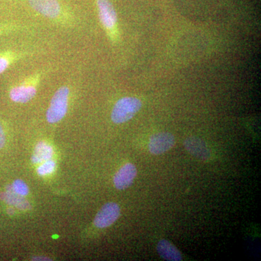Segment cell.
Wrapping results in <instances>:
<instances>
[{"mask_svg": "<svg viewBox=\"0 0 261 261\" xmlns=\"http://www.w3.org/2000/svg\"><path fill=\"white\" fill-rule=\"evenodd\" d=\"M142 106V102L138 98H121L113 108L111 119L117 124H121L129 121L139 112Z\"/></svg>", "mask_w": 261, "mask_h": 261, "instance_id": "obj_1", "label": "cell"}, {"mask_svg": "<svg viewBox=\"0 0 261 261\" xmlns=\"http://www.w3.org/2000/svg\"><path fill=\"white\" fill-rule=\"evenodd\" d=\"M69 92L68 87H61L51 98L50 106L47 112V121L49 123H58L66 115Z\"/></svg>", "mask_w": 261, "mask_h": 261, "instance_id": "obj_2", "label": "cell"}, {"mask_svg": "<svg viewBox=\"0 0 261 261\" xmlns=\"http://www.w3.org/2000/svg\"><path fill=\"white\" fill-rule=\"evenodd\" d=\"M121 214L120 206L115 202H108L96 215L94 224L97 228H104L111 226L118 220Z\"/></svg>", "mask_w": 261, "mask_h": 261, "instance_id": "obj_3", "label": "cell"}, {"mask_svg": "<svg viewBox=\"0 0 261 261\" xmlns=\"http://www.w3.org/2000/svg\"><path fill=\"white\" fill-rule=\"evenodd\" d=\"M174 145L175 138L173 135L168 132H159L151 136L148 148L151 153L159 155L167 152Z\"/></svg>", "mask_w": 261, "mask_h": 261, "instance_id": "obj_4", "label": "cell"}, {"mask_svg": "<svg viewBox=\"0 0 261 261\" xmlns=\"http://www.w3.org/2000/svg\"><path fill=\"white\" fill-rule=\"evenodd\" d=\"M137 174V168L135 165L127 163L122 166L115 175L113 178L115 187L119 190H126L132 185Z\"/></svg>", "mask_w": 261, "mask_h": 261, "instance_id": "obj_5", "label": "cell"}, {"mask_svg": "<svg viewBox=\"0 0 261 261\" xmlns=\"http://www.w3.org/2000/svg\"><path fill=\"white\" fill-rule=\"evenodd\" d=\"M33 9L47 18H58L61 13V7L57 0H29Z\"/></svg>", "mask_w": 261, "mask_h": 261, "instance_id": "obj_6", "label": "cell"}, {"mask_svg": "<svg viewBox=\"0 0 261 261\" xmlns=\"http://www.w3.org/2000/svg\"><path fill=\"white\" fill-rule=\"evenodd\" d=\"M97 4L103 27L108 30H112L117 23L116 12L112 3L109 0H97Z\"/></svg>", "mask_w": 261, "mask_h": 261, "instance_id": "obj_7", "label": "cell"}, {"mask_svg": "<svg viewBox=\"0 0 261 261\" xmlns=\"http://www.w3.org/2000/svg\"><path fill=\"white\" fill-rule=\"evenodd\" d=\"M185 147L187 150L196 159L206 161L210 159L211 152L205 142L198 137H190L185 140Z\"/></svg>", "mask_w": 261, "mask_h": 261, "instance_id": "obj_8", "label": "cell"}, {"mask_svg": "<svg viewBox=\"0 0 261 261\" xmlns=\"http://www.w3.org/2000/svg\"><path fill=\"white\" fill-rule=\"evenodd\" d=\"M34 84L36 83H25L13 87L10 92V99L15 102H28L37 94V88Z\"/></svg>", "mask_w": 261, "mask_h": 261, "instance_id": "obj_9", "label": "cell"}, {"mask_svg": "<svg viewBox=\"0 0 261 261\" xmlns=\"http://www.w3.org/2000/svg\"><path fill=\"white\" fill-rule=\"evenodd\" d=\"M0 199L9 205L15 206L20 210H29L31 208L28 201L25 200L24 197L15 193L12 186L10 185L7 187L6 192L0 194Z\"/></svg>", "mask_w": 261, "mask_h": 261, "instance_id": "obj_10", "label": "cell"}, {"mask_svg": "<svg viewBox=\"0 0 261 261\" xmlns=\"http://www.w3.org/2000/svg\"><path fill=\"white\" fill-rule=\"evenodd\" d=\"M157 251L160 256L169 261H180L182 260L181 252L172 243L168 240H161L157 245Z\"/></svg>", "mask_w": 261, "mask_h": 261, "instance_id": "obj_11", "label": "cell"}, {"mask_svg": "<svg viewBox=\"0 0 261 261\" xmlns=\"http://www.w3.org/2000/svg\"><path fill=\"white\" fill-rule=\"evenodd\" d=\"M53 155V149L50 145L44 142H40L36 146L32 156V162L38 164L50 160Z\"/></svg>", "mask_w": 261, "mask_h": 261, "instance_id": "obj_12", "label": "cell"}, {"mask_svg": "<svg viewBox=\"0 0 261 261\" xmlns=\"http://www.w3.org/2000/svg\"><path fill=\"white\" fill-rule=\"evenodd\" d=\"M55 169H56V162L51 161V159L48 160V161H44L40 166L38 167L37 173L39 176H47V175L53 173Z\"/></svg>", "mask_w": 261, "mask_h": 261, "instance_id": "obj_13", "label": "cell"}, {"mask_svg": "<svg viewBox=\"0 0 261 261\" xmlns=\"http://www.w3.org/2000/svg\"><path fill=\"white\" fill-rule=\"evenodd\" d=\"M12 188H13V191L18 195L22 196V197H25V196L28 195L29 190V187L27 186V184L23 181L20 179L15 180L12 185Z\"/></svg>", "mask_w": 261, "mask_h": 261, "instance_id": "obj_14", "label": "cell"}, {"mask_svg": "<svg viewBox=\"0 0 261 261\" xmlns=\"http://www.w3.org/2000/svg\"><path fill=\"white\" fill-rule=\"evenodd\" d=\"M11 56L8 54L0 55V74L8 69L12 62Z\"/></svg>", "mask_w": 261, "mask_h": 261, "instance_id": "obj_15", "label": "cell"}, {"mask_svg": "<svg viewBox=\"0 0 261 261\" xmlns=\"http://www.w3.org/2000/svg\"><path fill=\"white\" fill-rule=\"evenodd\" d=\"M5 141H6V139H5L4 130H3V126H2L1 123H0V149L4 147Z\"/></svg>", "mask_w": 261, "mask_h": 261, "instance_id": "obj_16", "label": "cell"}, {"mask_svg": "<svg viewBox=\"0 0 261 261\" xmlns=\"http://www.w3.org/2000/svg\"><path fill=\"white\" fill-rule=\"evenodd\" d=\"M33 260H51V259H49V257H42V256H37V257H34L32 258Z\"/></svg>", "mask_w": 261, "mask_h": 261, "instance_id": "obj_17", "label": "cell"}, {"mask_svg": "<svg viewBox=\"0 0 261 261\" xmlns=\"http://www.w3.org/2000/svg\"><path fill=\"white\" fill-rule=\"evenodd\" d=\"M8 213L10 215H13V214H14V210H13V208H8Z\"/></svg>", "mask_w": 261, "mask_h": 261, "instance_id": "obj_18", "label": "cell"}]
</instances>
